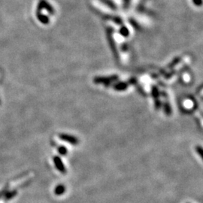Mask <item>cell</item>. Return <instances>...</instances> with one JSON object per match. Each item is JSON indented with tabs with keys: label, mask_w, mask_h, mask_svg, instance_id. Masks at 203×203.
<instances>
[{
	"label": "cell",
	"mask_w": 203,
	"mask_h": 203,
	"mask_svg": "<svg viewBox=\"0 0 203 203\" xmlns=\"http://www.w3.org/2000/svg\"><path fill=\"white\" fill-rule=\"evenodd\" d=\"M54 164H55L56 167H57V169H58L60 172H61L62 173H63V174L65 173V172H66V170H65V166H64L63 161H62V159H60L59 156H54Z\"/></svg>",
	"instance_id": "cell-2"
},
{
	"label": "cell",
	"mask_w": 203,
	"mask_h": 203,
	"mask_svg": "<svg viewBox=\"0 0 203 203\" xmlns=\"http://www.w3.org/2000/svg\"><path fill=\"white\" fill-rule=\"evenodd\" d=\"M58 152L61 155H65L67 153V149L65 147L61 146L58 148Z\"/></svg>",
	"instance_id": "cell-4"
},
{
	"label": "cell",
	"mask_w": 203,
	"mask_h": 203,
	"mask_svg": "<svg viewBox=\"0 0 203 203\" xmlns=\"http://www.w3.org/2000/svg\"><path fill=\"white\" fill-rule=\"evenodd\" d=\"M198 148V150H196V151H198L199 156H202V148H201V147H198V148Z\"/></svg>",
	"instance_id": "cell-6"
},
{
	"label": "cell",
	"mask_w": 203,
	"mask_h": 203,
	"mask_svg": "<svg viewBox=\"0 0 203 203\" xmlns=\"http://www.w3.org/2000/svg\"><path fill=\"white\" fill-rule=\"evenodd\" d=\"M193 2H194L196 5H201V4H202V0H193Z\"/></svg>",
	"instance_id": "cell-5"
},
{
	"label": "cell",
	"mask_w": 203,
	"mask_h": 203,
	"mask_svg": "<svg viewBox=\"0 0 203 203\" xmlns=\"http://www.w3.org/2000/svg\"><path fill=\"white\" fill-rule=\"evenodd\" d=\"M60 139L65 141V142H68L71 145H78V139L75 137L72 136V135H67V134H60Z\"/></svg>",
	"instance_id": "cell-1"
},
{
	"label": "cell",
	"mask_w": 203,
	"mask_h": 203,
	"mask_svg": "<svg viewBox=\"0 0 203 203\" xmlns=\"http://www.w3.org/2000/svg\"><path fill=\"white\" fill-rule=\"evenodd\" d=\"M65 191V187L63 186V185L62 184L58 185V186L55 188V194L57 195V196H60V195H62L63 193H64Z\"/></svg>",
	"instance_id": "cell-3"
}]
</instances>
